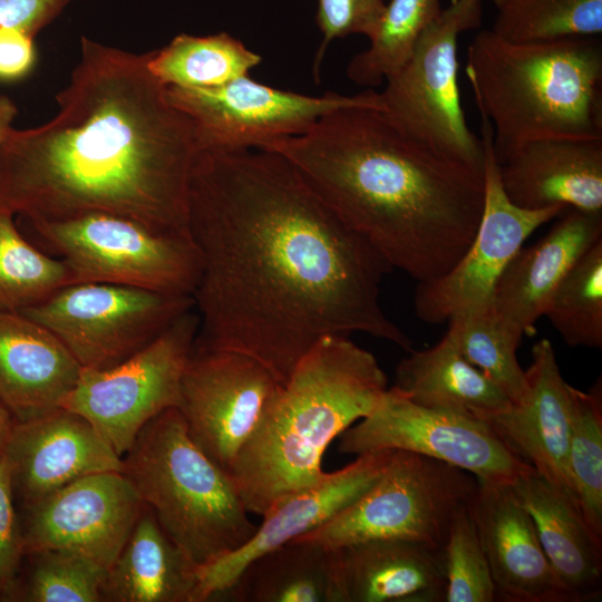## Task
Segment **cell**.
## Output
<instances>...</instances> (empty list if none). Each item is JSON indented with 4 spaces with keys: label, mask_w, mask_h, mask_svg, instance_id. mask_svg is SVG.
<instances>
[{
    "label": "cell",
    "mask_w": 602,
    "mask_h": 602,
    "mask_svg": "<svg viewBox=\"0 0 602 602\" xmlns=\"http://www.w3.org/2000/svg\"><path fill=\"white\" fill-rule=\"evenodd\" d=\"M187 225L202 263L195 348L247 355L280 385L326 337L360 332L412 350L380 303L390 265L282 155L198 151Z\"/></svg>",
    "instance_id": "1"
},
{
    "label": "cell",
    "mask_w": 602,
    "mask_h": 602,
    "mask_svg": "<svg viewBox=\"0 0 602 602\" xmlns=\"http://www.w3.org/2000/svg\"><path fill=\"white\" fill-rule=\"evenodd\" d=\"M136 55L81 39L57 114L10 128L0 145V203L28 222L107 213L188 235L198 152L191 118Z\"/></svg>",
    "instance_id": "2"
},
{
    "label": "cell",
    "mask_w": 602,
    "mask_h": 602,
    "mask_svg": "<svg viewBox=\"0 0 602 602\" xmlns=\"http://www.w3.org/2000/svg\"><path fill=\"white\" fill-rule=\"evenodd\" d=\"M259 149L285 157L392 270L418 283L444 275L477 232L483 171L416 140L382 110L342 108Z\"/></svg>",
    "instance_id": "3"
},
{
    "label": "cell",
    "mask_w": 602,
    "mask_h": 602,
    "mask_svg": "<svg viewBox=\"0 0 602 602\" xmlns=\"http://www.w3.org/2000/svg\"><path fill=\"white\" fill-rule=\"evenodd\" d=\"M387 387L376 357L346 336L321 339L271 398L229 475L250 514L262 516L313 485L326 449L367 417Z\"/></svg>",
    "instance_id": "4"
},
{
    "label": "cell",
    "mask_w": 602,
    "mask_h": 602,
    "mask_svg": "<svg viewBox=\"0 0 602 602\" xmlns=\"http://www.w3.org/2000/svg\"><path fill=\"white\" fill-rule=\"evenodd\" d=\"M466 75L497 161L528 140L602 139L598 37L514 42L483 30L468 46Z\"/></svg>",
    "instance_id": "5"
},
{
    "label": "cell",
    "mask_w": 602,
    "mask_h": 602,
    "mask_svg": "<svg viewBox=\"0 0 602 602\" xmlns=\"http://www.w3.org/2000/svg\"><path fill=\"white\" fill-rule=\"evenodd\" d=\"M122 473L167 535L200 566L242 547L258 525L230 475L191 439L177 408L151 419Z\"/></svg>",
    "instance_id": "6"
},
{
    "label": "cell",
    "mask_w": 602,
    "mask_h": 602,
    "mask_svg": "<svg viewBox=\"0 0 602 602\" xmlns=\"http://www.w3.org/2000/svg\"><path fill=\"white\" fill-rule=\"evenodd\" d=\"M478 485L470 473L420 454L394 450L382 474L353 503L312 532L308 540L338 548L398 538L441 550L455 514Z\"/></svg>",
    "instance_id": "7"
},
{
    "label": "cell",
    "mask_w": 602,
    "mask_h": 602,
    "mask_svg": "<svg viewBox=\"0 0 602 602\" xmlns=\"http://www.w3.org/2000/svg\"><path fill=\"white\" fill-rule=\"evenodd\" d=\"M29 223L67 265L71 284L111 283L192 297L198 284L201 258L188 235L159 233L107 213Z\"/></svg>",
    "instance_id": "8"
},
{
    "label": "cell",
    "mask_w": 602,
    "mask_h": 602,
    "mask_svg": "<svg viewBox=\"0 0 602 602\" xmlns=\"http://www.w3.org/2000/svg\"><path fill=\"white\" fill-rule=\"evenodd\" d=\"M194 308L192 295L111 283H74L19 311L54 333L82 369L128 359Z\"/></svg>",
    "instance_id": "9"
},
{
    "label": "cell",
    "mask_w": 602,
    "mask_h": 602,
    "mask_svg": "<svg viewBox=\"0 0 602 602\" xmlns=\"http://www.w3.org/2000/svg\"><path fill=\"white\" fill-rule=\"evenodd\" d=\"M474 29L455 0L418 39L380 93L386 116L426 146L483 171V144L469 128L458 87V37Z\"/></svg>",
    "instance_id": "10"
},
{
    "label": "cell",
    "mask_w": 602,
    "mask_h": 602,
    "mask_svg": "<svg viewBox=\"0 0 602 602\" xmlns=\"http://www.w3.org/2000/svg\"><path fill=\"white\" fill-rule=\"evenodd\" d=\"M198 324L193 308L123 362L100 370L81 369L62 408L86 418L123 457L151 419L178 406Z\"/></svg>",
    "instance_id": "11"
},
{
    "label": "cell",
    "mask_w": 602,
    "mask_h": 602,
    "mask_svg": "<svg viewBox=\"0 0 602 602\" xmlns=\"http://www.w3.org/2000/svg\"><path fill=\"white\" fill-rule=\"evenodd\" d=\"M337 450L359 456L382 449L428 456L473 474L478 480L512 484L534 472L483 419L412 402L394 386L375 409L347 428Z\"/></svg>",
    "instance_id": "12"
},
{
    "label": "cell",
    "mask_w": 602,
    "mask_h": 602,
    "mask_svg": "<svg viewBox=\"0 0 602 602\" xmlns=\"http://www.w3.org/2000/svg\"><path fill=\"white\" fill-rule=\"evenodd\" d=\"M171 100L194 124L197 147L234 151L302 134L323 116L349 107L383 110L380 93H326L309 96L282 90L250 78L206 89L167 87Z\"/></svg>",
    "instance_id": "13"
},
{
    "label": "cell",
    "mask_w": 602,
    "mask_h": 602,
    "mask_svg": "<svg viewBox=\"0 0 602 602\" xmlns=\"http://www.w3.org/2000/svg\"><path fill=\"white\" fill-rule=\"evenodd\" d=\"M480 140L485 185L483 215L462 258L444 275L418 283L415 312L427 323H444L457 314L487 310L497 279L525 240L566 210L551 206L532 211L514 205L502 187L493 130L484 118Z\"/></svg>",
    "instance_id": "14"
},
{
    "label": "cell",
    "mask_w": 602,
    "mask_h": 602,
    "mask_svg": "<svg viewBox=\"0 0 602 602\" xmlns=\"http://www.w3.org/2000/svg\"><path fill=\"white\" fill-rule=\"evenodd\" d=\"M279 386L273 375L247 355L194 348L176 408L191 439L229 474Z\"/></svg>",
    "instance_id": "15"
},
{
    "label": "cell",
    "mask_w": 602,
    "mask_h": 602,
    "mask_svg": "<svg viewBox=\"0 0 602 602\" xmlns=\"http://www.w3.org/2000/svg\"><path fill=\"white\" fill-rule=\"evenodd\" d=\"M145 504L122 472L80 477L23 507L26 556L57 550L107 570L125 546Z\"/></svg>",
    "instance_id": "16"
},
{
    "label": "cell",
    "mask_w": 602,
    "mask_h": 602,
    "mask_svg": "<svg viewBox=\"0 0 602 602\" xmlns=\"http://www.w3.org/2000/svg\"><path fill=\"white\" fill-rule=\"evenodd\" d=\"M392 449L369 452L326 475L313 485L295 491L270 507L254 535L239 550L198 566L194 602H205L226 590L255 556L305 535L353 503L382 474Z\"/></svg>",
    "instance_id": "17"
},
{
    "label": "cell",
    "mask_w": 602,
    "mask_h": 602,
    "mask_svg": "<svg viewBox=\"0 0 602 602\" xmlns=\"http://www.w3.org/2000/svg\"><path fill=\"white\" fill-rule=\"evenodd\" d=\"M14 499L30 506L90 474L122 472V457L82 416L66 408L17 421L6 447Z\"/></svg>",
    "instance_id": "18"
},
{
    "label": "cell",
    "mask_w": 602,
    "mask_h": 602,
    "mask_svg": "<svg viewBox=\"0 0 602 602\" xmlns=\"http://www.w3.org/2000/svg\"><path fill=\"white\" fill-rule=\"evenodd\" d=\"M525 377L524 395L485 421L518 458L577 505L569 468L571 385L547 339L534 343Z\"/></svg>",
    "instance_id": "19"
},
{
    "label": "cell",
    "mask_w": 602,
    "mask_h": 602,
    "mask_svg": "<svg viewBox=\"0 0 602 602\" xmlns=\"http://www.w3.org/2000/svg\"><path fill=\"white\" fill-rule=\"evenodd\" d=\"M601 239L602 212L570 208L536 243L520 247L497 279L488 304L499 329L518 344L524 334H534L561 280Z\"/></svg>",
    "instance_id": "20"
},
{
    "label": "cell",
    "mask_w": 602,
    "mask_h": 602,
    "mask_svg": "<svg viewBox=\"0 0 602 602\" xmlns=\"http://www.w3.org/2000/svg\"><path fill=\"white\" fill-rule=\"evenodd\" d=\"M496 601L565 602L535 524L511 484L478 480L469 503Z\"/></svg>",
    "instance_id": "21"
},
{
    "label": "cell",
    "mask_w": 602,
    "mask_h": 602,
    "mask_svg": "<svg viewBox=\"0 0 602 602\" xmlns=\"http://www.w3.org/2000/svg\"><path fill=\"white\" fill-rule=\"evenodd\" d=\"M497 162L502 187L521 208L602 212V139L528 140Z\"/></svg>",
    "instance_id": "22"
},
{
    "label": "cell",
    "mask_w": 602,
    "mask_h": 602,
    "mask_svg": "<svg viewBox=\"0 0 602 602\" xmlns=\"http://www.w3.org/2000/svg\"><path fill=\"white\" fill-rule=\"evenodd\" d=\"M81 369L48 329L20 312L0 311V402L17 421L62 407Z\"/></svg>",
    "instance_id": "23"
},
{
    "label": "cell",
    "mask_w": 602,
    "mask_h": 602,
    "mask_svg": "<svg viewBox=\"0 0 602 602\" xmlns=\"http://www.w3.org/2000/svg\"><path fill=\"white\" fill-rule=\"evenodd\" d=\"M341 602H445L441 550L398 538L337 548Z\"/></svg>",
    "instance_id": "24"
},
{
    "label": "cell",
    "mask_w": 602,
    "mask_h": 602,
    "mask_svg": "<svg viewBox=\"0 0 602 602\" xmlns=\"http://www.w3.org/2000/svg\"><path fill=\"white\" fill-rule=\"evenodd\" d=\"M511 486L533 518L565 602L600 599L602 541L590 531L577 505L535 472Z\"/></svg>",
    "instance_id": "25"
},
{
    "label": "cell",
    "mask_w": 602,
    "mask_h": 602,
    "mask_svg": "<svg viewBox=\"0 0 602 602\" xmlns=\"http://www.w3.org/2000/svg\"><path fill=\"white\" fill-rule=\"evenodd\" d=\"M198 566L145 505L125 546L107 570L103 602H194Z\"/></svg>",
    "instance_id": "26"
},
{
    "label": "cell",
    "mask_w": 602,
    "mask_h": 602,
    "mask_svg": "<svg viewBox=\"0 0 602 602\" xmlns=\"http://www.w3.org/2000/svg\"><path fill=\"white\" fill-rule=\"evenodd\" d=\"M214 598L233 602H341L337 548L292 540L252 559Z\"/></svg>",
    "instance_id": "27"
},
{
    "label": "cell",
    "mask_w": 602,
    "mask_h": 602,
    "mask_svg": "<svg viewBox=\"0 0 602 602\" xmlns=\"http://www.w3.org/2000/svg\"><path fill=\"white\" fill-rule=\"evenodd\" d=\"M394 387L420 406L468 414L483 420L512 402L445 336L430 348L409 351L397 366Z\"/></svg>",
    "instance_id": "28"
},
{
    "label": "cell",
    "mask_w": 602,
    "mask_h": 602,
    "mask_svg": "<svg viewBox=\"0 0 602 602\" xmlns=\"http://www.w3.org/2000/svg\"><path fill=\"white\" fill-rule=\"evenodd\" d=\"M262 57L227 32L182 33L166 47L149 52V68L167 87L216 88L250 75Z\"/></svg>",
    "instance_id": "29"
},
{
    "label": "cell",
    "mask_w": 602,
    "mask_h": 602,
    "mask_svg": "<svg viewBox=\"0 0 602 602\" xmlns=\"http://www.w3.org/2000/svg\"><path fill=\"white\" fill-rule=\"evenodd\" d=\"M13 212L0 203V311L19 312L37 305L71 284L67 265L29 243Z\"/></svg>",
    "instance_id": "30"
},
{
    "label": "cell",
    "mask_w": 602,
    "mask_h": 602,
    "mask_svg": "<svg viewBox=\"0 0 602 602\" xmlns=\"http://www.w3.org/2000/svg\"><path fill=\"white\" fill-rule=\"evenodd\" d=\"M441 10L439 0H390L368 38V48L349 62L348 78L360 86H379L407 61Z\"/></svg>",
    "instance_id": "31"
},
{
    "label": "cell",
    "mask_w": 602,
    "mask_h": 602,
    "mask_svg": "<svg viewBox=\"0 0 602 602\" xmlns=\"http://www.w3.org/2000/svg\"><path fill=\"white\" fill-rule=\"evenodd\" d=\"M569 468L580 513L602 541V382L589 391L571 386Z\"/></svg>",
    "instance_id": "32"
},
{
    "label": "cell",
    "mask_w": 602,
    "mask_h": 602,
    "mask_svg": "<svg viewBox=\"0 0 602 602\" xmlns=\"http://www.w3.org/2000/svg\"><path fill=\"white\" fill-rule=\"evenodd\" d=\"M544 315L570 347L602 348V239L564 275Z\"/></svg>",
    "instance_id": "33"
},
{
    "label": "cell",
    "mask_w": 602,
    "mask_h": 602,
    "mask_svg": "<svg viewBox=\"0 0 602 602\" xmlns=\"http://www.w3.org/2000/svg\"><path fill=\"white\" fill-rule=\"evenodd\" d=\"M491 29L514 42L598 37L602 0H506Z\"/></svg>",
    "instance_id": "34"
},
{
    "label": "cell",
    "mask_w": 602,
    "mask_h": 602,
    "mask_svg": "<svg viewBox=\"0 0 602 602\" xmlns=\"http://www.w3.org/2000/svg\"><path fill=\"white\" fill-rule=\"evenodd\" d=\"M445 337L470 365L491 378L511 399L526 390L525 370L517 360L518 343L505 334L488 309L454 315Z\"/></svg>",
    "instance_id": "35"
},
{
    "label": "cell",
    "mask_w": 602,
    "mask_h": 602,
    "mask_svg": "<svg viewBox=\"0 0 602 602\" xmlns=\"http://www.w3.org/2000/svg\"><path fill=\"white\" fill-rule=\"evenodd\" d=\"M31 563L18 600L28 602H101L107 575L103 565L74 553L48 550L27 555Z\"/></svg>",
    "instance_id": "36"
},
{
    "label": "cell",
    "mask_w": 602,
    "mask_h": 602,
    "mask_svg": "<svg viewBox=\"0 0 602 602\" xmlns=\"http://www.w3.org/2000/svg\"><path fill=\"white\" fill-rule=\"evenodd\" d=\"M441 552L446 576L445 602L496 601L491 569L469 504L453 517Z\"/></svg>",
    "instance_id": "37"
},
{
    "label": "cell",
    "mask_w": 602,
    "mask_h": 602,
    "mask_svg": "<svg viewBox=\"0 0 602 602\" xmlns=\"http://www.w3.org/2000/svg\"><path fill=\"white\" fill-rule=\"evenodd\" d=\"M386 4V0H318L315 22L322 33V42L314 59V77L319 75L329 45L351 35L369 38L376 30Z\"/></svg>",
    "instance_id": "38"
},
{
    "label": "cell",
    "mask_w": 602,
    "mask_h": 602,
    "mask_svg": "<svg viewBox=\"0 0 602 602\" xmlns=\"http://www.w3.org/2000/svg\"><path fill=\"white\" fill-rule=\"evenodd\" d=\"M10 467L0 455V600H18L25 554L21 522L14 507Z\"/></svg>",
    "instance_id": "39"
},
{
    "label": "cell",
    "mask_w": 602,
    "mask_h": 602,
    "mask_svg": "<svg viewBox=\"0 0 602 602\" xmlns=\"http://www.w3.org/2000/svg\"><path fill=\"white\" fill-rule=\"evenodd\" d=\"M71 0H0V31L32 35Z\"/></svg>",
    "instance_id": "40"
},
{
    "label": "cell",
    "mask_w": 602,
    "mask_h": 602,
    "mask_svg": "<svg viewBox=\"0 0 602 602\" xmlns=\"http://www.w3.org/2000/svg\"><path fill=\"white\" fill-rule=\"evenodd\" d=\"M33 61L31 36L20 31H0V78L25 75Z\"/></svg>",
    "instance_id": "41"
},
{
    "label": "cell",
    "mask_w": 602,
    "mask_h": 602,
    "mask_svg": "<svg viewBox=\"0 0 602 602\" xmlns=\"http://www.w3.org/2000/svg\"><path fill=\"white\" fill-rule=\"evenodd\" d=\"M16 423L11 412L0 402V455L6 450Z\"/></svg>",
    "instance_id": "42"
},
{
    "label": "cell",
    "mask_w": 602,
    "mask_h": 602,
    "mask_svg": "<svg viewBox=\"0 0 602 602\" xmlns=\"http://www.w3.org/2000/svg\"><path fill=\"white\" fill-rule=\"evenodd\" d=\"M17 114L14 104L7 97L0 96V145L11 128V124Z\"/></svg>",
    "instance_id": "43"
},
{
    "label": "cell",
    "mask_w": 602,
    "mask_h": 602,
    "mask_svg": "<svg viewBox=\"0 0 602 602\" xmlns=\"http://www.w3.org/2000/svg\"><path fill=\"white\" fill-rule=\"evenodd\" d=\"M456 2L468 16L476 20H482L480 0H456Z\"/></svg>",
    "instance_id": "44"
},
{
    "label": "cell",
    "mask_w": 602,
    "mask_h": 602,
    "mask_svg": "<svg viewBox=\"0 0 602 602\" xmlns=\"http://www.w3.org/2000/svg\"><path fill=\"white\" fill-rule=\"evenodd\" d=\"M493 3L498 8L501 7L506 0H492Z\"/></svg>",
    "instance_id": "45"
}]
</instances>
